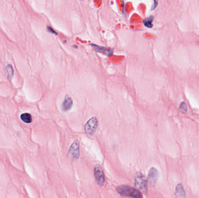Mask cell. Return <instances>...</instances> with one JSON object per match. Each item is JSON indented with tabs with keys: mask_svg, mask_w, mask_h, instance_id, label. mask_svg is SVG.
I'll use <instances>...</instances> for the list:
<instances>
[{
	"mask_svg": "<svg viewBox=\"0 0 199 198\" xmlns=\"http://www.w3.org/2000/svg\"><path fill=\"white\" fill-rule=\"evenodd\" d=\"M117 191L121 196L131 198H143V195L137 189L127 186H120L117 188Z\"/></svg>",
	"mask_w": 199,
	"mask_h": 198,
	"instance_id": "6da1fadb",
	"label": "cell"
},
{
	"mask_svg": "<svg viewBox=\"0 0 199 198\" xmlns=\"http://www.w3.org/2000/svg\"><path fill=\"white\" fill-rule=\"evenodd\" d=\"M135 185L137 190H140L144 194L147 192V180L143 174L140 173L136 174Z\"/></svg>",
	"mask_w": 199,
	"mask_h": 198,
	"instance_id": "7a4b0ae2",
	"label": "cell"
},
{
	"mask_svg": "<svg viewBox=\"0 0 199 198\" xmlns=\"http://www.w3.org/2000/svg\"><path fill=\"white\" fill-rule=\"evenodd\" d=\"M68 156L72 160H77L80 156L79 143L78 141H75L72 143L68 152Z\"/></svg>",
	"mask_w": 199,
	"mask_h": 198,
	"instance_id": "3957f363",
	"label": "cell"
},
{
	"mask_svg": "<svg viewBox=\"0 0 199 198\" xmlns=\"http://www.w3.org/2000/svg\"><path fill=\"white\" fill-rule=\"evenodd\" d=\"M98 126L97 120L96 118L93 117L90 118L85 124V130L88 134H93L96 130Z\"/></svg>",
	"mask_w": 199,
	"mask_h": 198,
	"instance_id": "277c9868",
	"label": "cell"
},
{
	"mask_svg": "<svg viewBox=\"0 0 199 198\" xmlns=\"http://www.w3.org/2000/svg\"><path fill=\"white\" fill-rule=\"evenodd\" d=\"M94 174L98 184L100 186H103L105 182V177L102 169L100 166L97 164L94 167Z\"/></svg>",
	"mask_w": 199,
	"mask_h": 198,
	"instance_id": "5b68a950",
	"label": "cell"
},
{
	"mask_svg": "<svg viewBox=\"0 0 199 198\" xmlns=\"http://www.w3.org/2000/svg\"><path fill=\"white\" fill-rule=\"evenodd\" d=\"M159 176L158 171L157 169L154 167H152L149 170L148 174L147 181L149 184L152 186H154L157 183L158 178Z\"/></svg>",
	"mask_w": 199,
	"mask_h": 198,
	"instance_id": "8992f818",
	"label": "cell"
},
{
	"mask_svg": "<svg viewBox=\"0 0 199 198\" xmlns=\"http://www.w3.org/2000/svg\"><path fill=\"white\" fill-rule=\"evenodd\" d=\"M175 195L176 198H187V194L182 184L179 183L176 186Z\"/></svg>",
	"mask_w": 199,
	"mask_h": 198,
	"instance_id": "52a82bcc",
	"label": "cell"
},
{
	"mask_svg": "<svg viewBox=\"0 0 199 198\" xmlns=\"http://www.w3.org/2000/svg\"><path fill=\"white\" fill-rule=\"evenodd\" d=\"M72 105H73V101L71 98L67 95L65 98L64 101L62 102V109L64 111H67L71 108Z\"/></svg>",
	"mask_w": 199,
	"mask_h": 198,
	"instance_id": "ba28073f",
	"label": "cell"
},
{
	"mask_svg": "<svg viewBox=\"0 0 199 198\" xmlns=\"http://www.w3.org/2000/svg\"><path fill=\"white\" fill-rule=\"evenodd\" d=\"M91 46L94 49V50H96V52H101V53H104L107 55H110L112 54V51L107 48L105 47H102V46H98L95 44H92Z\"/></svg>",
	"mask_w": 199,
	"mask_h": 198,
	"instance_id": "9c48e42d",
	"label": "cell"
},
{
	"mask_svg": "<svg viewBox=\"0 0 199 198\" xmlns=\"http://www.w3.org/2000/svg\"><path fill=\"white\" fill-rule=\"evenodd\" d=\"M21 118L23 122L26 123H30L32 122V118L30 114L28 113H25L21 115Z\"/></svg>",
	"mask_w": 199,
	"mask_h": 198,
	"instance_id": "30bf717a",
	"label": "cell"
},
{
	"mask_svg": "<svg viewBox=\"0 0 199 198\" xmlns=\"http://www.w3.org/2000/svg\"><path fill=\"white\" fill-rule=\"evenodd\" d=\"M6 70H7V72L8 74V77L9 79L11 80L13 76V73H14L12 65H8L6 67Z\"/></svg>",
	"mask_w": 199,
	"mask_h": 198,
	"instance_id": "8fae6325",
	"label": "cell"
},
{
	"mask_svg": "<svg viewBox=\"0 0 199 198\" xmlns=\"http://www.w3.org/2000/svg\"><path fill=\"white\" fill-rule=\"evenodd\" d=\"M153 18H154V17H152V16H151V17H150L145 19L144 21H143L144 25L146 26V27H148V28L152 27V21H153Z\"/></svg>",
	"mask_w": 199,
	"mask_h": 198,
	"instance_id": "7c38bea8",
	"label": "cell"
},
{
	"mask_svg": "<svg viewBox=\"0 0 199 198\" xmlns=\"http://www.w3.org/2000/svg\"><path fill=\"white\" fill-rule=\"evenodd\" d=\"M179 110L183 112V113H187V104L184 102H182L179 106Z\"/></svg>",
	"mask_w": 199,
	"mask_h": 198,
	"instance_id": "4fadbf2b",
	"label": "cell"
},
{
	"mask_svg": "<svg viewBox=\"0 0 199 198\" xmlns=\"http://www.w3.org/2000/svg\"><path fill=\"white\" fill-rule=\"evenodd\" d=\"M154 7H153L152 8V10H153L155 8L157 7V4H158V2L157 1H154Z\"/></svg>",
	"mask_w": 199,
	"mask_h": 198,
	"instance_id": "5bb4252c",
	"label": "cell"
},
{
	"mask_svg": "<svg viewBox=\"0 0 199 198\" xmlns=\"http://www.w3.org/2000/svg\"><path fill=\"white\" fill-rule=\"evenodd\" d=\"M48 30H49L50 31H51V32H53V33H55V34H56V33H55L56 32H55V31H54L52 29L51 27H48Z\"/></svg>",
	"mask_w": 199,
	"mask_h": 198,
	"instance_id": "9a60e30c",
	"label": "cell"
}]
</instances>
